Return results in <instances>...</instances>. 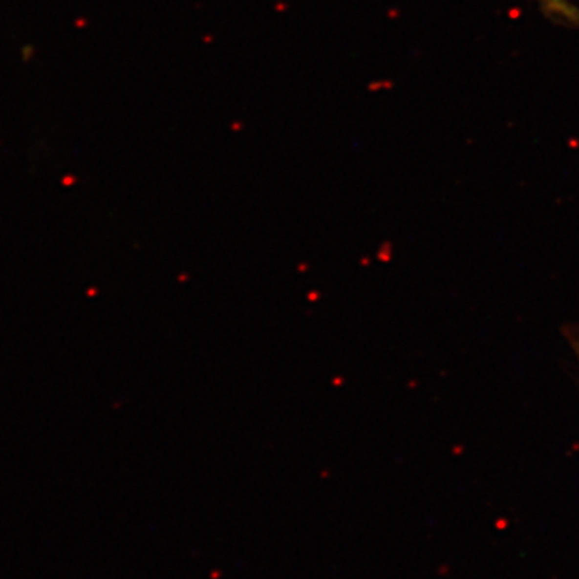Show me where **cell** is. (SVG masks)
Masks as SVG:
<instances>
[{"label": "cell", "mask_w": 579, "mask_h": 579, "mask_svg": "<svg viewBox=\"0 0 579 579\" xmlns=\"http://www.w3.org/2000/svg\"><path fill=\"white\" fill-rule=\"evenodd\" d=\"M568 338L571 341V346H573V351L576 352L578 359H579V327L576 328V332H571L568 335Z\"/></svg>", "instance_id": "1"}]
</instances>
